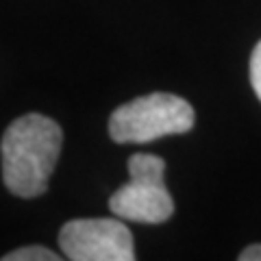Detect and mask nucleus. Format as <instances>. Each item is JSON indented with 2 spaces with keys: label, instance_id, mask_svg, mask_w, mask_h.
Here are the masks:
<instances>
[{
  "label": "nucleus",
  "instance_id": "1",
  "mask_svg": "<svg viewBox=\"0 0 261 261\" xmlns=\"http://www.w3.org/2000/svg\"><path fill=\"white\" fill-rule=\"evenodd\" d=\"M63 130L53 118L27 113L3 135V181L13 196L35 198L48 190V178L61 154Z\"/></svg>",
  "mask_w": 261,
  "mask_h": 261
},
{
  "label": "nucleus",
  "instance_id": "2",
  "mask_svg": "<svg viewBox=\"0 0 261 261\" xmlns=\"http://www.w3.org/2000/svg\"><path fill=\"white\" fill-rule=\"evenodd\" d=\"M194 109L181 96L157 92L122 105L109 118V137L118 144H146L166 135L187 133Z\"/></svg>",
  "mask_w": 261,
  "mask_h": 261
},
{
  "label": "nucleus",
  "instance_id": "3",
  "mask_svg": "<svg viewBox=\"0 0 261 261\" xmlns=\"http://www.w3.org/2000/svg\"><path fill=\"white\" fill-rule=\"evenodd\" d=\"M166 161L150 152H135L128 159V183L109 198V209L116 218L130 222L159 224L174 214V202L166 183Z\"/></svg>",
  "mask_w": 261,
  "mask_h": 261
},
{
  "label": "nucleus",
  "instance_id": "4",
  "mask_svg": "<svg viewBox=\"0 0 261 261\" xmlns=\"http://www.w3.org/2000/svg\"><path fill=\"white\" fill-rule=\"evenodd\" d=\"M59 246L72 261H133V235L116 218H81L61 226Z\"/></svg>",
  "mask_w": 261,
  "mask_h": 261
},
{
  "label": "nucleus",
  "instance_id": "5",
  "mask_svg": "<svg viewBox=\"0 0 261 261\" xmlns=\"http://www.w3.org/2000/svg\"><path fill=\"white\" fill-rule=\"evenodd\" d=\"M59 255L44 246H24L7 252L3 261H57Z\"/></svg>",
  "mask_w": 261,
  "mask_h": 261
},
{
  "label": "nucleus",
  "instance_id": "6",
  "mask_svg": "<svg viewBox=\"0 0 261 261\" xmlns=\"http://www.w3.org/2000/svg\"><path fill=\"white\" fill-rule=\"evenodd\" d=\"M250 85L255 89L257 98L261 100V42L255 46L250 57Z\"/></svg>",
  "mask_w": 261,
  "mask_h": 261
},
{
  "label": "nucleus",
  "instance_id": "7",
  "mask_svg": "<svg viewBox=\"0 0 261 261\" xmlns=\"http://www.w3.org/2000/svg\"><path fill=\"white\" fill-rule=\"evenodd\" d=\"M240 261H261V244H252V246L244 248L240 252Z\"/></svg>",
  "mask_w": 261,
  "mask_h": 261
}]
</instances>
